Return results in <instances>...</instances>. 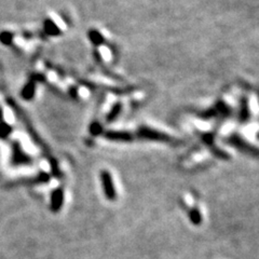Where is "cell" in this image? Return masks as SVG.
<instances>
[{
	"label": "cell",
	"instance_id": "obj_1",
	"mask_svg": "<svg viewBox=\"0 0 259 259\" xmlns=\"http://www.w3.org/2000/svg\"><path fill=\"white\" fill-rule=\"evenodd\" d=\"M101 181H102L105 196H106V198L109 201H115L117 198V191H116L115 184H113L110 173L108 171H102Z\"/></svg>",
	"mask_w": 259,
	"mask_h": 259
},
{
	"label": "cell",
	"instance_id": "obj_2",
	"mask_svg": "<svg viewBox=\"0 0 259 259\" xmlns=\"http://www.w3.org/2000/svg\"><path fill=\"white\" fill-rule=\"evenodd\" d=\"M139 135L142 139L145 140H150V141H156V142H163L168 143L172 142V137L168 136L167 134H164L162 132L156 131V130L148 128V127H143L139 131Z\"/></svg>",
	"mask_w": 259,
	"mask_h": 259
},
{
	"label": "cell",
	"instance_id": "obj_3",
	"mask_svg": "<svg viewBox=\"0 0 259 259\" xmlns=\"http://www.w3.org/2000/svg\"><path fill=\"white\" fill-rule=\"evenodd\" d=\"M227 142L242 152L249 153V155H254L256 157H258V155H259V151L257 149H255L253 146L248 145L245 141H243L238 135H231L229 139L227 140Z\"/></svg>",
	"mask_w": 259,
	"mask_h": 259
},
{
	"label": "cell",
	"instance_id": "obj_4",
	"mask_svg": "<svg viewBox=\"0 0 259 259\" xmlns=\"http://www.w3.org/2000/svg\"><path fill=\"white\" fill-rule=\"evenodd\" d=\"M230 115V109L229 107L225 105L224 103H218L216 106H214L212 109H209L208 111H205L202 117L205 119H209V118H214V117H228Z\"/></svg>",
	"mask_w": 259,
	"mask_h": 259
},
{
	"label": "cell",
	"instance_id": "obj_5",
	"mask_svg": "<svg viewBox=\"0 0 259 259\" xmlns=\"http://www.w3.org/2000/svg\"><path fill=\"white\" fill-rule=\"evenodd\" d=\"M64 203V191L63 189H56L51 197V212L59 213Z\"/></svg>",
	"mask_w": 259,
	"mask_h": 259
},
{
	"label": "cell",
	"instance_id": "obj_6",
	"mask_svg": "<svg viewBox=\"0 0 259 259\" xmlns=\"http://www.w3.org/2000/svg\"><path fill=\"white\" fill-rule=\"evenodd\" d=\"M250 116V111L248 107V101L246 97H242L239 110V121L240 123H246Z\"/></svg>",
	"mask_w": 259,
	"mask_h": 259
},
{
	"label": "cell",
	"instance_id": "obj_7",
	"mask_svg": "<svg viewBox=\"0 0 259 259\" xmlns=\"http://www.w3.org/2000/svg\"><path fill=\"white\" fill-rule=\"evenodd\" d=\"M189 218H190L191 223H192L193 225H196V226L200 225L201 222H202V216H201L200 210H199L198 208H196V207L192 208V209L190 210Z\"/></svg>",
	"mask_w": 259,
	"mask_h": 259
},
{
	"label": "cell",
	"instance_id": "obj_8",
	"mask_svg": "<svg viewBox=\"0 0 259 259\" xmlns=\"http://www.w3.org/2000/svg\"><path fill=\"white\" fill-rule=\"evenodd\" d=\"M257 137H258V140H259V134H258V135H257Z\"/></svg>",
	"mask_w": 259,
	"mask_h": 259
}]
</instances>
